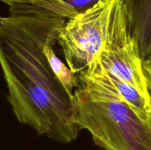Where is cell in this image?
<instances>
[{
    "instance_id": "6da1fadb",
    "label": "cell",
    "mask_w": 151,
    "mask_h": 150,
    "mask_svg": "<svg viewBox=\"0 0 151 150\" xmlns=\"http://www.w3.org/2000/svg\"><path fill=\"white\" fill-rule=\"evenodd\" d=\"M0 17V66L7 100L16 119L38 135L62 144L76 140L80 131L74 99L55 75L44 48L68 19L31 2L9 4Z\"/></svg>"
},
{
    "instance_id": "7a4b0ae2",
    "label": "cell",
    "mask_w": 151,
    "mask_h": 150,
    "mask_svg": "<svg viewBox=\"0 0 151 150\" xmlns=\"http://www.w3.org/2000/svg\"><path fill=\"white\" fill-rule=\"evenodd\" d=\"M77 124L104 150H151V114L121 96L100 59L78 73Z\"/></svg>"
},
{
    "instance_id": "3957f363",
    "label": "cell",
    "mask_w": 151,
    "mask_h": 150,
    "mask_svg": "<svg viewBox=\"0 0 151 150\" xmlns=\"http://www.w3.org/2000/svg\"><path fill=\"white\" fill-rule=\"evenodd\" d=\"M128 32L124 0H99L66 20L58 43L66 65L77 74L100 59L103 49Z\"/></svg>"
},
{
    "instance_id": "277c9868",
    "label": "cell",
    "mask_w": 151,
    "mask_h": 150,
    "mask_svg": "<svg viewBox=\"0 0 151 150\" xmlns=\"http://www.w3.org/2000/svg\"><path fill=\"white\" fill-rule=\"evenodd\" d=\"M100 61L109 73L150 99L143 72L142 59L130 32L103 49Z\"/></svg>"
},
{
    "instance_id": "5b68a950",
    "label": "cell",
    "mask_w": 151,
    "mask_h": 150,
    "mask_svg": "<svg viewBox=\"0 0 151 150\" xmlns=\"http://www.w3.org/2000/svg\"><path fill=\"white\" fill-rule=\"evenodd\" d=\"M124 2L128 30L143 60L151 52V0H124Z\"/></svg>"
},
{
    "instance_id": "8992f818",
    "label": "cell",
    "mask_w": 151,
    "mask_h": 150,
    "mask_svg": "<svg viewBox=\"0 0 151 150\" xmlns=\"http://www.w3.org/2000/svg\"><path fill=\"white\" fill-rule=\"evenodd\" d=\"M58 38H54L46 44L44 48V54L48 59L55 75L63 85L66 94L71 99H74L73 89L75 88H79V79L78 76H76V74H74L68 66L56 56L53 49V46L58 42Z\"/></svg>"
},
{
    "instance_id": "52a82bcc",
    "label": "cell",
    "mask_w": 151,
    "mask_h": 150,
    "mask_svg": "<svg viewBox=\"0 0 151 150\" xmlns=\"http://www.w3.org/2000/svg\"><path fill=\"white\" fill-rule=\"evenodd\" d=\"M32 4L51 10L66 19H70L78 12L69 6L65 0H30Z\"/></svg>"
},
{
    "instance_id": "ba28073f",
    "label": "cell",
    "mask_w": 151,
    "mask_h": 150,
    "mask_svg": "<svg viewBox=\"0 0 151 150\" xmlns=\"http://www.w3.org/2000/svg\"><path fill=\"white\" fill-rule=\"evenodd\" d=\"M78 13L85 11L98 2L99 0H65Z\"/></svg>"
},
{
    "instance_id": "9c48e42d",
    "label": "cell",
    "mask_w": 151,
    "mask_h": 150,
    "mask_svg": "<svg viewBox=\"0 0 151 150\" xmlns=\"http://www.w3.org/2000/svg\"><path fill=\"white\" fill-rule=\"evenodd\" d=\"M142 67L147 91L148 93H151V52L147 58L142 60Z\"/></svg>"
},
{
    "instance_id": "30bf717a",
    "label": "cell",
    "mask_w": 151,
    "mask_h": 150,
    "mask_svg": "<svg viewBox=\"0 0 151 150\" xmlns=\"http://www.w3.org/2000/svg\"><path fill=\"white\" fill-rule=\"evenodd\" d=\"M0 1H3L8 5L14 2H31L30 0H0Z\"/></svg>"
},
{
    "instance_id": "8fae6325",
    "label": "cell",
    "mask_w": 151,
    "mask_h": 150,
    "mask_svg": "<svg viewBox=\"0 0 151 150\" xmlns=\"http://www.w3.org/2000/svg\"><path fill=\"white\" fill-rule=\"evenodd\" d=\"M149 95H150V103H151V93H149Z\"/></svg>"
}]
</instances>
